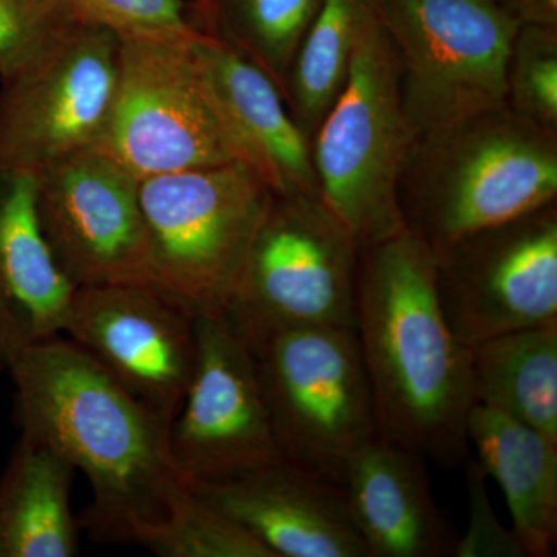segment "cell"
<instances>
[{"label":"cell","mask_w":557,"mask_h":557,"mask_svg":"<svg viewBox=\"0 0 557 557\" xmlns=\"http://www.w3.org/2000/svg\"><path fill=\"white\" fill-rule=\"evenodd\" d=\"M7 370L21 435L46 443L89 480L94 500L78 522L91 539L137 544L166 518L188 486L172 461L171 424L70 339L25 348Z\"/></svg>","instance_id":"1"},{"label":"cell","mask_w":557,"mask_h":557,"mask_svg":"<svg viewBox=\"0 0 557 557\" xmlns=\"http://www.w3.org/2000/svg\"><path fill=\"white\" fill-rule=\"evenodd\" d=\"M355 332L380 437L438 467H463L475 405L471 350L440 309L434 252L408 231L361 248Z\"/></svg>","instance_id":"2"},{"label":"cell","mask_w":557,"mask_h":557,"mask_svg":"<svg viewBox=\"0 0 557 557\" xmlns=\"http://www.w3.org/2000/svg\"><path fill=\"white\" fill-rule=\"evenodd\" d=\"M557 200V132L508 106L418 137L398 183L405 231L434 251Z\"/></svg>","instance_id":"3"},{"label":"cell","mask_w":557,"mask_h":557,"mask_svg":"<svg viewBox=\"0 0 557 557\" xmlns=\"http://www.w3.org/2000/svg\"><path fill=\"white\" fill-rule=\"evenodd\" d=\"M399 78L397 51L375 14L358 40L339 97L310 141L319 200L361 248L405 231L398 183L417 135Z\"/></svg>","instance_id":"4"},{"label":"cell","mask_w":557,"mask_h":557,"mask_svg":"<svg viewBox=\"0 0 557 557\" xmlns=\"http://www.w3.org/2000/svg\"><path fill=\"white\" fill-rule=\"evenodd\" d=\"M273 199L240 161L141 180L150 287L194 317L223 313Z\"/></svg>","instance_id":"5"},{"label":"cell","mask_w":557,"mask_h":557,"mask_svg":"<svg viewBox=\"0 0 557 557\" xmlns=\"http://www.w3.org/2000/svg\"><path fill=\"white\" fill-rule=\"evenodd\" d=\"M359 256L318 197L274 194L223 314L249 347L287 330L355 329Z\"/></svg>","instance_id":"6"},{"label":"cell","mask_w":557,"mask_h":557,"mask_svg":"<svg viewBox=\"0 0 557 557\" xmlns=\"http://www.w3.org/2000/svg\"><path fill=\"white\" fill-rule=\"evenodd\" d=\"M251 350L282 456L341 490L350 461L380 435L357 332L287 330Z\"/></svg>","instance_id":"7"},{"label":"cell","mask_w":557,"mask_h":557,"mask_svg":"<svg viewBox=\"0 0 557 557\" xmlns=\"http://www.w3.org/2000/svg\"><path fill=\"white\" fill-rule=\"evenodd\" d=\"M401 72L417 138L507 106V64L520 27L497 0H373Z\"/></svg>","instance_id":"8"},{"label":"cell","mask_w":557,"mask_h":557,"mask_svg":"<svg viewBox=\"0 0 557 557\" xmlns=\"http://www.w3.org/2000/svg\"><path fill=\"white\" fill-rule=\"evenodd\" d=\"M200 33L121 36L115 97L95 148L138 180L239 161L194 54Z\"/></svg>","instance_id":"9"},{"label":"cell","mask_w":557,"mask_h":557,"mask_svg":"<svg viewBox=\"0 0 557 557\" xmlns=\"http://www.w3.org/2000/svg\"><path fill=\"white\" fill-rule=\"evenodd\" d=\"M432 252L440 309L463 346L557 321V200Z\"/></svg>","instance_id":"10"},{"label":"cell","mask_w":557,"mask_h":557,"mask_svg":"<svg viewBox=\"0 0 557 557\" xmlns=\"http://www.w3.org/2000/svg\"><path fill=\"white\" fill-rule=\"evenodd\" d=\"M139 182L95 146L70 153L36 174L40 231L58 269L73 287H150Z\"/></svg>","instance_id":"11"},{"label":"cell","mask_w":557,"mask_h":557,"mask_svg":"<svg viewBox=\"0 0 557 557\" xmlns=\"http://www.w3.org/2000/svg\"><path fill=\"white\" fill-rule=\"evenodd\" d=\"M121 36L83 24L58 49L0 84V171L38 174L94 148L119 81Z\"/></svg>","instance_id":"12"},{"label":"cell","mask_w":557,"mask_h":557,"mask_svg":"<svg viewBox=\"0 0 557 557\" xmlns=\"http://www.w3.org/2000/svg\"><path fill=\"white\" fill-rule=\"evenodd\" d=\"M196 329V370L170 432L180 478L214 482L285 460L251 347L223 313L199 314Z\"/></svg>","instance_id":"13"},{"label":"cell","mask_w":557,"mask_h":557,"mask_svg":"<svg viewBox=\"0 0 557 557\" xmlns=\"http://www.w3.org/2000/svg\"><path fill=\"white\" fill-rule=\"evenodd\" d=\"M64 332L172 426L197 364L189 310L148 285L78 287Z\"/></svg>","instance_id":"14"},{"label":"cell","mask_w":557,"mask_h":557,"mask_svg":"<svg viewBox=\"0 0 557 557\" xmlns=\"http://www.w3.org/2000/svg\"><path fill=\"white\" fill-rule=\"evenodd\" d=\"M189 486L274 557H368L343 491L287 460Z\"/></svg>","instance_id":"15"},{"label":"cell","mask_w":557,"mask_h":557,"mask_svg":"<svg viewBox=\"0 0 557 557\" xmlns=\"http://www.w3.org/2000/svg\"><path fill=\"white\" fill-rule=\"evenodd\" d=\"M193 49L240 163L276 196L319 199L309 139L289 115L276 83L207 33L194 39Z\"/></svg>","instance_id":"16"},{"label":"cell","mask_w":557,"mask_h":557,"mask_svg":"<svg viewBox=\"0 0 557 557\" xmlns=\"http://www.w3.org/2000/svg\"><path fill=\"white\" fill-rule=\"evenodd\" d=\"M343 496L368 557H454L457 534L431 493L426 458L376 437L348 465Z\"/></svg>","instance_id":"17"},{"label":"cell","mask_w":557,"mask_h":557,"mask_svg":"<svg viewBox=\"0 0 557 557\" xmlns=\"http://www.w3.org/2000/svg\"><path fill=\"white\" fill-rule=\"evenodd\" d=\"M36 174L0 171V369L64 332L75 287L40 231Z\"/></svg>","instance_id":"18"},{"label":"cell","mask_w":557,"mask_h":557,"mask_svg":"<svg viewBox=\"0 0 557 557\" xmlns=\"http://www.w3.org/2000/svg\"><path fill=\"white\" fill-rule=\"evenodd\" d=\"M468 440L507 497L516 541L527 557H549L557 541V442L496 409L474 405Z\"/></svg>","instance_id":"19"},{"label":"cell","mask_w":557,"mask_h":557,"mask_svg":"<svg viewBox=\"0 0 557 557\" xmlns=\"http://www.w3.org/2000/svg\"><path fill=\"white\" fill-rule=\"evenodd\" d=\"M75 468L27 435L0 474V557H75L79 522L72 511Z\"/></svg>","instance_id":"20"},{"label":"cell","mask_w":557,"mask_h":557,"mask_svg":"<svg viewBox=\"0 0 557 557\" xmlns=\"http://www.w3.org/2000/svg\"><path fill=\"white\" fill-rule=\"evenodd\" d=\"M469 350L475 405L557 442V321L504 333Z\"/></svg>","instance_id":"21"},{"label":"cell","mask_w":557,"mask_h":557,"mask_svg":"<svg viewBox=\"0 0 557 557\" xmlns=\"http://www.w3.org/2000/svg\"><path fill=\"white\" fill-rule=\"evenodd\" d=\"M373 16V0H322L282 89L289 115L309 143L339 97Z\"/></svg>","instance_id":"22"},{"label":"cell","mask_w":557,"mask_h":557,"mask_svg":"<svg viewBox=\"0 0 557 557\" xmlns=\"http://www.w3.org/2000/svg\"><path fill=\"white\" fill-rule=\"evenodd\" d=\"M322 0H197L201 32L258 65L284 89L285 79Z\"/></svg>","instance_id":"23"},{"label":"cell","mask_w":557,"mask_h":557,"mask_svg":"<svg viewBox=\"0 0 557 557\" xmlns=\"http://www.w3.org/2000/svg\"><path fill=\"white\" fill-rule=\"evenodd\" d=\"M137 544L160 557H274L189 485L175 498L166 518L145 531Z\"/></svg>","instance_id":"24"},{"label":"cell","mask_w":557,"mask_h":557,"mask_svg":"<svg viewBox=\"0 0 557 557\" xmlns=\"http://www.w3.org/2000/svg\"><path fill=\"white\" fill-rule=\"evenodd\" d=\"M83 24L62 0H0V84L49 57Z\"/></svg>","instance_id":"25"},{"label":"cell","mask_w":557,"mask_h":557,"mask_svg":"<svg viewBox=\"0 0 557 557\" xmlns=\"http://www.w3.org/2000/svg\"><path fill=\"white\" fill-rule=\"evenodd\" d=\"M507 106L557 132V25L520 24L508 57Z\"/></svg>","instance_id":"26"},{"label":"cell","mask_w":557,"mask_h":557,"mask_svg":"<svg viewBox=\"0 0 557 557\" xmlns=\"http://www.w3.org/2000/svg\"><path fill=\"white\" fill-rule=\"evenodd\" d=\"M81 21L120 36H194L200 33L190 0H62Z\"/></svg>","instance_id":"27"},{"label":"cell","mask_w":557,"mask_h":557,"mask_svg":"<svg viewBox=\"0 0 557 557\" xmlns=\"http://www.w3.org/2000/svg\"><path fill=\"white\" fill-rule=\"evenodd\" d=\"M463 467L467 468L471 523L468 533L458 537L454 557H525L515 534L504 530L494 516L487 500L486 474L479 461L469 457Z\"/></svg>","instance_id":"28"},{"label":"cell","mask_w":557,"mask_h":557,"mask_svg":"<svg viewBox=\"0 0 557 557\" xmlns=\"http://www.w3.org/2000/svg\"><path fill=\"white\" fill-rule=\"evenodd\" d=\"M520 24L557 25V0H497Z\"/></svg>","instance_id":"29"},{"label":"cell","mask_w":557,"mask_h":557,"mask_svg":"<svg viewBox=\"0 0 557 557\" xmlns=\"http://www.w3.org/2000/svg\"><path fill=\"white\" fill-rule=\"evenodd\" d=\"M197 2V0H190V3Z\"/></svg>","instance_id":"30"}]
</instances>
